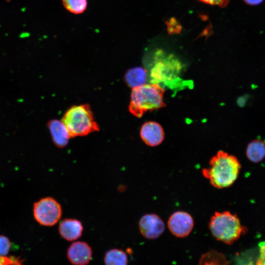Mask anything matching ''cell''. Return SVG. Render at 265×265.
<instances>
[{"mask_svg":"<svg viewBox=\"0 0 265 265\" xmlns=\"http://www.w3.org/2000/svg\"><path fill=\"white\" fill-rule=\"evenodd\" d=\"M240 168V163L235 156L220 150L210 159L209 167L202 170V174L213 187L222 189L235 183Z\"/></svg>","mask_w":265,"mask_h":265,"instance_id":"6da1fadb","label":"cell"},{"mask_svg":"<svg viewBox=\"0 0 265 265\" xmlns=\"http://www.w3.org/2000/svg\"><path fill=\"white\" fill-rule=\"evenodd\" d=\"M164 90L158 84H146L133 88L129 111L137 117L145 112L165 106L163 100Z\"/></svg>","mask_w":265,"mask_h":265,"instance_id":"7a4b0ae2","label":"cell"},{"mask_svg":"<svg viewBox=\"0 0 265 265\" xmlns=\"http://www.w3.org/2000/svg\"><path fill=\"white\" fill-rule=\"evenodd\" d=\"M209 228L217 240L229 245L233 244L246 231L238 216L229 211L214 212Z\"/></svg>","mask_w":265,"mask_h":265,"instance_id":"3957f363","label":"cell"},{"mask_svg":"<svg viewBox=\"0 0 265 265\" xmlns=\"http://www.w3.org/2000/svg\"><path fill=\"white\" fill-rule=\"evenodd\" d=\"M61 121L70 137L86 135L99 130L89 106L86 104L71 106L65 112Z\"/></svg>","mask_w":265,"mask_h":265,"instance_id":"277c9868","label":"cell"},{"mask_svg":"<svg viewBox=\"0 0 265 265\" xmlns=\"http://www.w3.org/2000/svg\"><path fill=\"white\" fill-rule=\"evenodd\" d=\"M33 215L40 225L53 226L60 220L62 209L60 204L54 198L47 197L34 203Z\"/></svg>","mask_w":265,"mask_h":265,"instance_id":"5b68a950","label":"cell"},{"mask_svg":"<svg viewBox=\"0 0 265 265\" xmlns=\"http://www.w3.org/2000/svg\"><path fill=\"white\" fill-rule=\"evenodd\" d=\"M181 68V62L172 55L159 58L151 70L150 82L157 84L173 81L177 77Z\"/></svg>","mask_w":265,"mask_h":265,"instance_id":"8992f818","label":"cell"},{"mask_svg":"<svg viewBox=\"0 0 265 265\" xmlns=\"http://www.w3.org/2000/svg\"><path fill=\"white\" fill-rule=\"evenodd\" d=\"M167 226L173 235L178 238H185L191 232L194 226V220L188 212L177 211L170 216Z\"/></svg>","mask_w":265,"mask_h":265,"instance_id":"52a82bcc","label":"cell"},{"mask_svg":"<svg viewBox=\"0 0 265 265\" xmlns=\"http://www.w3.org/2000/svg\"><path fill=\"white\" fill-rule=\"evenodd\" d=\"M138 227L143 237L149 239L158 238L165 230L163 221L160 216L155 213L143 215L139 220Z\"/></svg>","mask_w":265,"mask_h":265,"instance_id":"ba28073f","label":"cell"},{"mask_svg":"<svg viewBox=\"0 0 265 265\" xmlns=\"http://www.w3.org/2000/svg\"><path fill=\"white\" fill-rule=\"evenodd\" d=\"M93 251L85 241L73 242L68 248L67 257L72 265H87L92 258Z\"/></svg>","mask_w":265,"mask_h":265,"instance_id":"9c48e42d","label":"cell"},{"mask_svg":"<svg viewBox=\"0 0 265 265\" xmlns=\"http://www.w3.org/2000/svg\"><path fill=\"white\" fill-rule=\"evenodd\" d=\"M140 135L143 141L151 147L159 145L164 138L162 127L154 121H148L144 123L140 130Z\"/></svg>","mask_w":265,"mask_h":265,"instance_id":"30bf717a","label":"cell"},{"mask_svg":"<svg viewBox=\"0 0 265 265\" xmlns=\"http://www.w3.org/2000/svg\"><path fill=\"white\" fill-rule=\"evenodd\" d=\"M83 226L81 222L76 219L65 218L60 222L58 232L61 237L69 241H75L82 236Z\"/></svg>","mask_w":265,"mask_h":265,"instance_id":"8fae6325","label":"cell"},{"mask_svg":"<svg viewBox=\"0 0 265 265\" xmlns=\"http://www.w3.org/2000/svg\"><path fill=\"white\" fill-rule=\"evenodd\" d=\"M48 127L54 144L58 148L65 147L71 137L62 121L52 120L48 123Z\"/></svg>","mask_w":265,"mask_h":265,"instance_id":"7c38bea8","label":"cell"},{"mask_svg":"<svg viewBox=\"0 0 265 265\" xmlns=\"http://www.w3.org/2000/svg\"><path fill=\"white\" fill-rule=\"evenodd\" d=\"M124 78L126 84L133 88L145 84L147 73L144 68L136 67L128 70Z\"/></svg>","mask_w":265,"mask_h":265,"instance_id":"4fadbf2b","label":"cell"},{"mask_svg":"<svg viewBox=\"0 0 265 265\" xmlns=\"http://www.w3.org/2000/svg\"><path fill=\"white\" fill-rule=\"evenodd\" d=\"M246 154L247 158L252 162L261 161L265 157V143L260 139L252 141L247 145Z\"/></svg>","mask_w":265,"mask_h":265,"instance_id":"5bb4252c","label":"cell"},{"mask_svg":"<svg viewBox=\"0 0 265 265\" xmlns=\"http://www.w3.org/2000/svg\"><path fill=\"white\" fill-rule=\"evenodd\" d=\"M104 262L105 265H128V258L123 250L113 248L106 252Z\"/></svg>","mask_w":265,"mask_h":265,"instance_id":"9a60e30c","label":"cell"},{"mask_svg":"<svg viewBox=\"0 0 265 265\" xmlns=\"http://www.w3.org/2000/svg\"><path fill=\"white\" fill-rule=\"evenodd\" d=\"M225 255L216 250H212L203 254L198 265H228Z\"/></svg>","mask_w":265,"mask_h":265,"instance_id":"2e32d148","label":"cell"},{"mask_svg":"<svg viewBox=\"0 0 265 265\" xmlns=\"http://www.w3.org/2000/svg\"><path fill=\"white\" fill-rule=\"evenodd\" d=\"M62 3L68 11L73 14H79L86 10L87 0H62Z\"/></svg>","mask_w":265,"mask_h":265,"instance_id":"e0dca14e","label":"cell"},{"mask_svg":"<svg viewBox=\"0 0 265 265\" xmlns=\"http://www.w3.org/2000/svg\"><path fill=\"white\" fill-rule=\"evenodd\" d=\"M167 30L169 34L180 33L182 30L180 23L174 17H172L165 22Z\"/></svg>","mask_w":265,"mask_h":265,"instance_id":"ac0fdd59","label":"cell"},{"mask_svg":"<svg viewBox=\"0 0 265 265\" xmlns=\"http://www.w3.org/2000/svg\"><path fill=\"white\" fill-rule=\"evenodd\" d=\"M11 245L7 237L0 235V256H6L9 252Z\"/></svg>","mask_w":265,"mask_h":265,"instance_id":"d6986e66","label":"cell"},{"mask_svg":"<svg viewBox=\"0 0 265 265\" xmlns=\"http://www.w3.org/2000/svg\"><path fill=\"white\" fill-rule=\"evenodd\" d=\"M0 265H24L23 260L16 257L0 256Z\"/></svg>","mask_w":265,"mask_h":265,"instance_id":"ffe728a7","label":"cell"},{"mask_svg":"<svg viewBox=\"0 0 265 265\" xmlns=\"http://www.w3.org/2000/svg\"><path fill=\"white\" fill-rule=\"evenodd\" d=\"M203 3L210 4L212 5H217L220 8H224L226 7L229 2L230 0H198Z\"/></svg>","mask_w":265,"mask_h":265,"instance_id":"44dd1931","label":"cell"},{"mask_svg":"<svg viewBox=\"0 0 265 265\" xmlns=\"http://www.w3.org/2000/svg\"><path fill=\"white\" fill-rule=\"evenodd\" d=\"M264 0H243L247 4L251 6L258 5L264 1Z\"/></svg>","mask_w":265,"mask_h":265,"instance_id":"7402d4cb","label":"cell"},{"mask_svg":"<svg viewBox=\"0 0 265 265\" xmlns=\"http://www.w3.org/2000/svg\"></svg>","mask_w":265,"mask_h":265,"instance_id":"603a6c76","label":"cell"}]
</instances>
